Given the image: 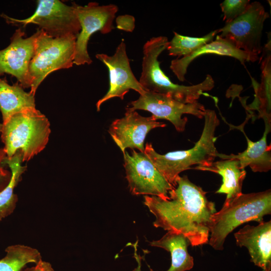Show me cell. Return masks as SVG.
I'll return each instance as SVG.
<instances>
[{
	"mask_svg": "<svg viewBox=\"0 0 271 271\" xmlns=\"http://www.w3.org/2000/svg\"><path fill=\"white\" fill-rule=\"evenodd\" d=\"M117 18V27L119 29L121 30L125 24L123 30L129 32L133 31L134 28V19L132 16L125 15L119 16Z\"/></svg>",
	"mask_w": 271,
	"mask_h": 271,
	"instance_id": "484cf974",
	"label": "cell"
},
{
	"mask_svg": "<svg viewBox=\"0 0 271 271\" xmlns=\"http://www.w3.org/2000/svg\"><path fill=\"white\" fill-rule=\"evenodd\" d=\"M23 271H54V270L49 262L41 260L36 264L35 266L26 268Z\"/></svg>",
	"mask_w": 271,
	"mask_h": 271,
	"instance_id": "83f0119b",
	"label": "cell"
},
{
	"mask_svg": "<svg viewBox=\"0 0 271 271\" xmlns=\"http://www.w3.org/2000/svg\"><path fill=\"white\" fill-rule=\"evenodd\" d=\"M270 38L262 48L261 60V80L260 85L255 87L256 102L253 103L258 111L259 116L264 120L270 121V82H271Z\"/></svg>",
	"mask_w": 271,
	"mask_h": 271,
	"instance_id": "7402d4cb",
	"label": "cell"
},
{
	"mask_svg": "<svg viewBox=\"0 0 271 271\" xmlns=\"http://www.w3.org/2000/svg\"><path fill=\"white\" fill-rule=\"evenodd\" d=\"M215 54L233 57L242 64L255 62L258 55L246 52L236 48L228 40L216 35L215 40L200 47L190 55L171 61L170 69L180 81L185 80V75L190 63L197 57L206 54Z\"/></svg>",
	"mask_w": 271,
	"mask_h": 271,
	"instance_id": "2e32d148",
	"label": "cell"
},
{
	"mask_svg": "<svg viewBox=\"0 0 271 271\" xmlns=\"http://www.w3.org/2000/svg\"><path fill=\"white\" fill-rule=\"evenodd\" d=\"M236 244L248 250L251 261L262 271H271V221L246 225L234 233Z\"/></svg>",
	"mask_w": 271,
	"mask_h": 271,
	"instance_id": "9a60e30c",
	"label": "cell"
},
{
	"mask_svg": "<svg viewBox=\"0 0 271 271\" xmlns=\"http://www.w3.org/2000/svg\"><path fill=\"white\" fill-rule=\"evenodd\" d=\"M268 17V13L261 3H250L243 14L217 29V35L238 49L259 55L263 48L261 39L263 25Z\"/></svg>",
	"mask_w": 271,
	"mask_h": 271,
	"instance_id": "ba28073f",
	"label": "cell"
},
{
	"mask_svg": "<svg viewBox=\"0 0 271 271\" xmlns=\"http://www.w3.org/2000/svg\"><path fill=\"white\" fill-rule=\"evenodd\" d=\"M95 57L107 68L109 78L107 93L96 104L97 111H100L102 104L110 99L119 97L123 99L124 95L130 89L138 92L140 95L146 91L131 70L123 39L116 47L113 55L97 54Z\"/></svg>",
	"mask_w": 271,
	"mask_h": 271,
	"instance_id": "7c38bea8",
	"label": "cell"
},
{
	"mask_svg": "<svg viewBox=\"0 0 271 271\" xmlns=\"http://www.w3.org/2000/svg\"><path fill=\"white\" fill-rule=\"evenodd\" d=\"M138 242L139 241L138 240H137L135 243L131 244L134 249L133 257L135 258L138 263L137 267H136L132 271H142L141 270L142 257L140 256V255L138 254V253L137 247H138ZM150 271H154V270L152 269L151 268H150Z\"/></svg>",
	"mask_w": 271,
	"mask_h": 271,
	"instance_id": "f1b7e54d",
	"label": "cell"
},
{
	"mask_svg": "<svg viewBox=\"0 0 271 271\" xmlns=\"http://www.w3.org/2000/svg\"><path fill=\"white\" fill-rule=\"evenodd\" d=\"M130 106L125 108L126 111L144 110L150 112L156 120L166 119L171 122L177 131L185 130L188 119L182 117L184 114L193 115L202 119L205 114V106L198 101L192 103H184L166 95L146 91L139 98L129 103Z\"/></svg>",
	"mask_w": 271,
	"mask_h": 271,
	"instance_id": "8fae6325",
	"label": "cell"
},
{
	"mask_svg": "<svg viewBox=\"0 0 271 271\" xmlns=\"http://www.w3.org/2000/svg\"><path fill=\"white\" fill-rule=\"evenodd\" d=\"M123 166L130 193L134 195H151L169 199V192L174 187L156 168L145 152L132 150L125 152Z\"/></svg>",
	"mask_w": 271,
	"mask_h": 271,
	"instance_id": "30bf717a",
	"label": "cell"
},
{
	"mask_svg": "<svg viewBox=\"0 0 271 271\" xmlns=\"http://www.w3.org/2000/svg\"><path fill=\"white\" fill-rule=\"evenodd\" d=\"M35 13L27 19L19 20L3 14L7 23L25 26L34 24L48 36L60 37L67 35L77 36L81 27L75 12V3L67 5L59 0H38Z\"/></svg>",
	"mask_w": 271,
	"mask_h": 271,
	"instance_id": "52a82bcc",
	"label": "cell"
},
{
	"mask_svg": "<svg viewBox=\"0 0 271 271\" xmlns=\"http://www.w3.org/2000/svg\"><path fill=\"white\" fill-rule=\"evenodd\" d=\"M271 213V191L243 194L225 201L221 209L212 216L209 244L221 250L227 235L246 222L263 221V216Z\"/></svg>",
	"mask_w": 271,
	"mask_h": 271,
	"instance_id": "5b68a950",
	"label": "cell"
},
{
	"mask_svg": "<svg viewBox=\"0 0 271 271\" xmlns=\"http://www.w3.org/2000/svg\"><path fill=\"white\" fill-rule=\"evenodd\" d=\"M35 108V95L25 91L19 83L10 85L0 77V112L3 123L20 111Z\"/></svg>",
	"mask_w": 271,
	"mask_h": 271,
	"instance_id": "d6986e66",
	"label": "cell"
},
{
	"mask_svg": "<svg viewBox=\"0 0 271 271\" xmlns=\"http://www.w3.org/2000/svg\"><path fill=\"white\" fill-rule=\"evenodd\" d=\"M22 157L19 153L12 157L4 156L0 151V166L8 165L11 169V179L8 186L0 192V221L12 214L15 209L18 197L14 190L21 179V175L27 169L21 165Z\"/></svg>",
	"mask_w": 271,
	"mask_h": 271,
	"instance_id": "44dd1931",
	"label": "cell"
},
{
	"mask_svg": "<svg viewBox=\"0 0 271 271\" xmlns=\"http://www.w3.org/2000/svg\"><path fill=\"white\" fill-rule=\"evenodd\" d=\"M168 40L166 37H153L143 46L141 75L139 82L146 91L167 95L184 103L198 101L202 95L209 96L205 92L214 86V81L207 75L201 83L186 86L173 83L160 67L158 57L167 49Z\"/></svg>",
	"mask_w": 271,
	"mask_h": 271,
	"instance_id": "3957f363",
	"label": "cell"
},
{
	"mask_svg": "<svg viewBox=\"0 0 271 271\" xmlns=\"http://www.w3.org/2000/svg\"><path fill=\"white\" fill-rule=\"evenodd\" d=\"M166 126L152 115L144 117L136 111H126L123 117L112 122L108 132L123 154L127 148L144 152L145 140L150 131Z\"/></svg>",
	"mask_w": 271,
	"mask_h": 271,
	"instance_id": "5bb4252c",
	"label": "cell"
},
{
	"mask_svg": "<svg viewBox=\"0 0 271 271\" xmlns=\"http://www.w3.org/2000/svg\"><path fill=\"white\" fill-rule=\"evenodd\" d=\"M38 33L39 29L26 38L25 32L19 28L11 37L10 44L0 50V75L6 73L16 77L24 88L31 87L29 68Z\"/></svg>",
	"mask_w": 271,
	"mask_h": 271,
	"instance_id": "4fadbf2b",
	"label": "cell"
},
{
	"mask_svg": "<svg viewBox=\"0 0 271 271\" xmlns=\"http://www.w3.org/2000/svg\"><path fill=\"white\" fill-rule=\"evenodd\" d=\"M249 0H225L220 4V8L223 13V21L229 23L242 14L247 9Z\"/></svg>",
	"mask_w": 271,
	"mask_h": 271,
	"instance_id": "d4e9b609",
	"label": "cell"
},
{
	"mask_svg": "<svg viewBox=\"0 0 271 271\" xmlns=\"http://www.w3.org/2000/svg\"><path fill=\"white\" fill-rule=\"evenodd\" d=\"M1 151L7 158L19 153L22 161H28L46 147L51 133L46 116L36 108L28 109L11 116L2 123Z\"/></svg>",
	"mask_w": 271,
	"mask_h": 271,
	"instance_id": "277c9868",
	"label": "cell"
},
{
	"mask_svg": "<svg viewBox=\"0 0 271 271\" xmlns=\"http://www.w3.org/2000/svg\"><path fill=\"white\" fill-rule=\"evenodd\" d=\"M2 127V123H0V133ZM11 172L0 167V192H1L9 184L11 179Z\"/></svg>",
	"mask_w": 271,
	"mask_h": 271,
	"instance_id": "4316f807",
	"label": "cell"
},
{
	"mask_svg": "<svg viewBox=\"0 0 271 271\" xmlns=\"http://www.w3.org/2000/svg\"><path fill=\"white\" fill-rule=\"evenodd\" d=\"M150 245L170 252L171 265L167 271H186L193 267V258L187 249L190 243L182 234L168 231L160 239L150 242Z\"/></svg>",
	"mask_w": 271,
	"mask_h": 271,
	"instance_id": "ffe728a7",
	"label": "cell"
},
{
	"mask_svg": "<svg viewBox=\"0 0 271 271\" xmlns=\"http://www.w3.org/2000/svg\"><path fill=\"white\" fill-rule=\"evenodd\" d=\"M246 120L239 126H236L228 124L230 128H236L240 130L244 135L247 141V148L243 152L237 155H225L218 153L217 157L221 160L234 159L239 161L240 167L244 169L249 166L254 172H266L271 169L270 145L266 143V137L270 130V121L264 120L265 129L262 138L257 142L251 141L247 137L244 130Z\"/></svg>",
	"mask_w": 271,
	"mask_h": 271,
	"instance_id": "e0dca14e",
	"label": "cell"
},
{
	"mask_svg": "<svg viewBox=\"0 0 271 271\" xmlns=\"http://www.w3.org/2000/svg\"><path fill=\"white\" fill-rule=\"evenodd\" d=\"M172 39L169 41L167 50L169 55L179 57H185L200 47L212 41L218 34V30L210 32L202 37H191L182 36L176 32Z\"/></svg>",
	"mask_w": 271,
	"mask_h": 271,
	"instance_id": "cb8c5ba5",
	"label": "cell"
},
{
	"mask_svg": "<svg viewBox=\"0 0 271 271\" xmlns=\"http://www.w3.org/2000/svg\"><path fill=\"white\" fill-rule=\"evenodd\" d=\"M74 5L81 30L75 42L73 63L76 65H89L92 60L87 50L88 41L96 32L106 34L112 31L118 8L113 4L100 6L96 2L84 6Z\"/></svg>",
	"mask_w": 271,
	"mask_h": 271,
	"instance_id": "9c48e42d",
	"label": "cell"
},
{
	"mask_svg": "<svg viewBox=\"0 0 271 271\" xmlns=\"http://www.w3.org/2000/svg\"><path fill=\"white\" fill-rule=\"evenodd\" d=\"M204 118V125L201 137L190 149L161 155L155 151L152 144L147 143L145 146V153L174 187L181 172L190 169L193 165L209 166L217 157L218 152L215 146L217 139L215 131L220 121L214 110L206 109Z\"/></svg>",
	"mask_w": 271,
	"mask_h": 271,
	"instance_id": "7a4b0ae2",
	"label": "cell"
},
{
	"mask_svg": "<svg viewBox=\"0 0 271 271\" xmlns=\"http://www.w3.org/2000/svg\"><path fill=\"white\" fill-rule=\"evenodd\" d=\"M76 38L72 35L52 37L39 29L29 68L31 94L35 95L40 84L51 72L72 67Z\"/></svg>",
	"mask_w": 271,
	"mask_h": 271,
	"instance_id": "8992f818",
	"label": "cell"
},
{
	"mask_svg": "<svg viewBox=\"0 0 271 271\" xmlns=\"http://www.w3.org/2000/svg\"><path fill=\"white\" fill-rule=\"evenodd\" d=\"M194 169L215 173L222 177V184L216 193L226 194L225 201L233 199L242 193V186L246 176V171L241 168L238 160H221L213 162L209 166L196 167Z\"/></svg>",
	"mask_w": 271,
	"mask_h": 271,
	"instance_id": "ac0fdd59",
	"label": "cell"
},
{
	"mask_svg": "<svg viewBox=\"0 0 271 271\" xmlns=\"http://www.w3.org/2000/svg\"><path fill=\"white\" fill-rule=\"evenodd\" d=\"M5 251L6 255L0 259V271H20L27 263L42 260L37 249L24 245H11Z\"/></svg>",
	"mask_w": 271,
	"mask_h": 271,
	"instance_id": "603a6c76",
	"label": "cell"
},
{
	"mask_svg": "<svg viewBox=\"0 0 271 271\" xmlns=\"http://www.w3.org/2000/svg\"><path fill=\"white\" fill-rule=\"evenodd\" d=\"M206 192L191 182L186 175L179 176L169 199L144 196V204L155 216V227L184 235L193 246L208 242L214 203Z\"/></svg>",
	"mask_w": 271,
	"mask_h": 271,
	"instance_id": "6da1fadb",
	"label": "cell"
}]
</instances>
